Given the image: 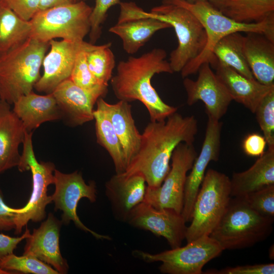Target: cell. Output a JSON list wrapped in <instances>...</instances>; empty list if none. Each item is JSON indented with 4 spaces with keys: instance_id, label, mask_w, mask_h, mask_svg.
Returning <instances> with one entry per match:
<instances>
[{
    "instance_id": "cell-1",
    "label": "cell",
    "mask_w": 274,
    "mask_h": 274,
    "mask_svg": "<svg viewBox=\"0 0 274 274\" xmlns=\"http://www.w3.org/2000/svg\"><path fill=\"white\" fill-rule=\"evenodd\" d=\"M197 131V121L193 115L183 116L177 112L165 120L150 121L141 134L137 154L120 174H140L147 187H159L170 169L175 148L181 143L193 144Z\"/></svg>"
},
{
    "instance_id": "cell-2",
    "label": "cell",
    "mask_w": 274,
    "mask_h": 274,
    "mask_svg": "<svg viewBox=\"0 0 274 274\" xmlns=\"http://www.w3.org/2000/svg\"><path fill=\"white\" fill-rule=\"evenodd\" d=\"M166 51L155 48L139 57L130 56L121 61L111 80L112 89L119 100H135L146 107L150 121H161L177 112L178 108L165 103L151 84L156 74H172Z\"/></svg>"
},
{
    "instance_id": "cell-3",
    "label": "cell",
    "mask_w": 274,
    "mask_h": 274,
    "mask_svg": "<svg viewBox=\"0 0 274 274\" xmlns=\"http://www.w3.org/2000/svg\"><path fill=\"white\" fill-rule=\"evenodd\" d=\"M163 4L182 7L190 11L204 27L207 37L206 45L202 52L181 70L183 78L196 73L206 62L212 64L216 59L213 54L215 45L223 37L236 32H258L274 41V15L257 23L237 22L223 14L209 1L198 0H163Z\"/></svg>"
},
{
    "instance_id": "cell-4",
    "label": "cell",
    "mask_w": 274,
    "mask_h": 274,
    "mask_svg": "<svg viewBox=\"0 0 274 274\" xmlns=\"http://www.w3.org/2000/svg\"><path fill=\"white\" fill-rule=\"evenodd\" d=\"M49 42L30 37L0 56V99L10 105L32 91Z\"/></svg>"
},
{
    "instance_id": "cell-5",
    "label": "cell",
    "mask_w": 274,
    "mask_h": 274,
    "mask_svg": "<svg viewBox=\"0 0 274 274\" xmlns=\"http://www.w3.org/2000/svg\"><path fill=\"white\" fill-rule=\"evenodd\" d=\"M274 218L262 215L243 197H231L209 236L225 250L242 249L264 241L272 233Z\"/></svg>"
},
{
    "instance_id": "cell-6",
    "label": "cell",
    "mask_w": 274,
    "mask_h": 274,
    "mask_svg": "<svg viewBox=\"0 0 274 274\" xmlns=\"http://www.w3.org/2000/svg\"><path fill=\"white\" fill-rule=\"evenodd\" d=\"M139 13L169 24L175 29L177 47L170 54L169 63L173 72H180L203 51L207 42L205 29L190 11L179 6L163 4L150 13L139 8Z\"/></svg>"
},
{
    "instance_id": "cell-7",
    "label": "cell",
    "mask_w": 274,
    "mask_h": 274,
    "mask_svg": "<svg viewBox=\"0 0 274 274\" xmlns=\"http://www.w3.org/2000/svg\"><path fill=\"white\" fill-rule=\"evenodd\" d=\"M230 198L229 177L209 169L193 204L191 223L187 227V243L210 234L225 212Z\"/></svg>"
},
{
    "instance_id": "cell-8",
    "label": "cell",
    "mask_w": 274,
    "mask_h": 274,
    "mask_svg": "<svg viewBox=\"0 0 274 274\" xmlns=\"http://www.w3.org/2000/svg\"><path fill=\"white\" fill-rule=\"evenodd\" d=\"M92 10L85 2L80 1L39 11L30 20V37L45 42L56 38L82 42L90 30Z\"/></svg>"
},
{
    "instance_id": "cell-9",
    "label": "cell",
    "mask_w": 274,
    "mask_h": 274,
    "mask_svg": "<svg viewBox=\"0 0 274 274\" xmlns=\"http://www.w3.org/2000/svg\"><path fill=\"white\" fill-rule=\"evenodd\" d=\"M32 132H25L23 149L18 168L22 172L30 170L32 176V192L27 203L16 209L15 230L19 234L22 228L31 220L39 222L46 217L45 209L52 202L51 196L47 195L48 187L53 184L55 165L51 162H39L35 156L32 142Z\"/></svg>"
},
{
    "instance_id": "cell-10",
    "label": "cell",
    "mask_w": 274,
    "mask_h": 274,
    "mask_svg": "<svg viewBox=\"0 0 274 274\" xmlns=\"http://www.w3.org/2000/svg\"><path fill=\"white\" fill-rule=\"evenodd\" d=\"M223 251L215 240L204 235L187 243L185 246L157 254L135 250L132 254L147 263L161 262L159 270L162 273L201 274L203 266Z\"/></svg>"
},
{
    "instance_id": "cell-11",
    "label": "cell",
    "mask_w": 274,
    "mask_h": 274,
    "mask_svg": "<svg viewBox=\"0 0 274 274\" xmlns=\"http://www.w3.org/2000/svg\"><path fill=\"white\" fill-rule=\"evenodd\" d=\"M197 156L193 144L180 143L174 150L170 169L161 185L147 186L144 201L157 209H171L182 213L187 173Z\"/></svg>"
},
{
    "instance_id": "cell-12",
    "label": "cell",
    "mask_w": 274,
    "mask_h": 274,
    "mask_svg": "<svg viewBox=\"0 0 274 274\" xmlns=\"http://www.w3.org/2000/svg\"><path fill=\"white\" fill-rule=\"evenodd\" d=\"M55 191L51 195L54 202L55 210L62 212V223L68 224L72 221L80 229L91 233L99 239L111 240L107 235L98 234L86 227L80 220L77 214L79 201L82 198H87L90 202H95L97 198L96 184L94 181L86 184L81 173L75 171L64 174L55 169L54 182Z\"/></svg>"
},
{
    "instance_id": "cell-13",
    "label": "cell",
    "mask_w": 274,
    "mask_h": 274,
    "mask_svg": "<svg viewBox=\"0 0 274 274\" xmlns=\"http://www.w3.org/2000/svg\"><path fill=\"white\" fill-rule=\"evenodd\" d=\"M126 223L163 237L172 249L181 246L185 239L186 222L181 213L171 209H156L145 201L131 211Z\"/></svg>"
},
{
    "instance_id": "cell-14",
    "label": "cell",
    "mask_w": 274,
    "mask_h": 274,
    "mask_svg": "<svg viewBox=\"0 0 274 274\" xmlns=\"http://www.w3.org/2000/svg\"><path fill=\"white\" fill-rule=\"evenodd\" d=\"M195 80L184 78V87L187 94V103L192 106L202 101L208 117L216 120L226 113L233 100L226 87L214 73L208 62L202 63L198 70Z\"/></svg>"
},
{
    "instance_id": "cell-15",
    "label": "cell",
    "mask_w": 274,
    "mask_h": 274,
    "mask_svg": "<svg viewBox=\"0 0 274 274\" xmlns=\"http://www.w3.org/2000/svg\"><path fill=\"white\" fill-rule=\"evenodd\" d=\"M91 43L64 40L49 41L50 49L43 59L44 73L34 88L39 92L52 93L63 81L70 78L78 54Z\"/></svg>"
},
{
    "instance_id": "cell-16",
    "label": "cell",
    "mask_w": 274,
    "mask_h": 274,
    "mask_svg": "<svg viewBox=\"0 0 274 274\" xmlns=\"http://www.w3.org/2000/svg\"><path fill=\"white\" fill-rule=\"evenodd\" d=\"M120 13L116 24L109 31L119 36L123 48L128 54L135 53L158 31L171 27L166 22L139 13L134 3H121Z\"/></svg>"
},
{
    "instance_id": "cell-17",
    "label": "cell",
    "mask_w": 274,
    "mask_h": 274,
    "mask_svg": "<svg viewBox=\"0 0 274 274\" xmlns=\"http://www.w3.org/2000/svg\"><path fill=\"white\" fill-rule=\"evenodd\" d=\"M204 139L200 152L187 176L181 214L185 221H190L193 204L203 179L207 167L212 161L219 159L223 123L208 117Z\"/></svg>"
},
{
    "instance_id": "cell-18",
    "label": "cell",
    "mask_w": 274,
    "mask_h": 274,
    "mask_svg": "<svg viewBox=\"0 0 274 274\" xmlns=\"http://www.w3.org/2000/svg\"><path fill=\"white\" fill-rule=\"evenodd\" d=\"M62 222L52 213L27 238L23 255L35 256L52 265L59 273H66L68 265L60 253L59 232Z\"/></svg>"
},
{
    "instance_id": "cell-19",
    "label": "cell",
    "mask_w": 274,
    "mask_h": 274,
    "mask_svg": "<svg viewBox=\"0 0 274 274\" xmlns=\"http://www.w3.org/2000/svg\"><path fill=\"white\" fill-rule=\"evenodd\" d=\"M147 184L140 174L113 175L105 184V193L116 220L126 222L131 211L144 201Z\"/></svg>"
},
{
    "instance_id": "cell-20",
    "label": "cell",
    "mask_w": 274,
    "mask_h": 274,
    "mask_svg": "<svg viewBox=\"0 0 274 274\" xmlns=\"http://www.w3.org/2000/svg\"><path fill=\"white\" fill-rule=\"evenodd\" d=\"M63 117L73 126L81 125L94 120L93 107L99 93L84 89L68 79L52 92Z\"/></svg>"
},
{
    "instance_id": "cell-21",
    "label": "cell",
    "mask_w": 274,
    "mask_h": 274,
    "mask_svg": "<svg viewBox=\"0 0 274 274\" xmlns=\"http://www.w3.org/2000/svg\"><path fill=\"white\" fill-rule=\"evenodd\" d=\"M215 74L224 84L233 100L245 106L252 113L274 85H266L256 79L248 78L217 59L211 65Z\"/></svg>"
},
{
    "instance_id": "cell-22",
    "label": "cell",
    "mask_w": 274,
    "mask_h": 274,
    "mask_svg": "<svg viewBox=\"0 0 274 274\" xmlns=\"http://www.w3.org/2000/svg\"><path fill=\"white\" fill-rule=\"evenodd\" d=\"M10 105L0 99V174L19 165V147L26 131Z\"/></svg>"
},
{
    "instance_id": "cell-23",
    "label": "cell",
    "mask_w": 274,
    "mask_h": 274,
    "mask_svg": "<svg viewBox=\"0 0 274 274\" xmlns=\"http://www.w3.org/2000/svg\"><path fill=\"white\" fill-rule=\"evenodd\" d=\"M13 105V111L27 132H32L45 122L63 118L52 93L43 95L32 91L19 97Z\"/></svg>"
},
{
    "instance_id": "cell-24",
    "label": "cell",
    "mask_w": 274,
    "mask_h": 274,
    "mask_svg": "<svg viewBox=\"0 0 274 274\" xmlns=\"http://www.w3.org/2000/svg\"><path fill=\"white\" fill-rule=\"evenodd\" d=\"M97 102L104 109L111 120L122 145L127 167L137 154L141 141V134L132 115L131 106L124 100L111 104L103 97H99Z\"/></svg>"
},
{
    "instance_id": "cell-25",
    "label": "cell",
    "mask_w": 274,
    "mask_h": 274,
    "mask_svg": "<svg viewBox=\"0 0 274 274\" xmlns=\"http://www.w3.org/2000/svg\"><path fill=\"white\" fill-rule=\"evenodd\" d=\"M246 33L244 51L253 77L264 85H274V41L262 33Z\"/></svg>"
},
{
    "instance_id": "cell-26",
    "label": "cell",
    "mask_w": 274,
    "mask_h": 274,
    "mask_svg": "<svg viewBox=\"0 0 274 274\" xmlns=\"http://www.w3.org/2000/svg\"><path fill=\"white\" fill-rule=\"evenodd\" d=\"M230 181L231 197H243L274 185V147H268L248 169L233 173Z\"/></svg>"
},
{
    "instance_id": "cell-27",
    "label": "cell",
    "mask_w": 274,
    "mask_h": 274,
    "mask_svg": "<svg viewBox=\"0 0 274 274\" xmlns=\"http://www.w3.org/2000/svg\"><path fill=\"white\" fill-rule=\"evenodd\" d=\"M211 3L238 22L257 23L274 15V0H216Z\"/></svg>"
},
{
    "instance_id": "cell-28",
    "label": "cell",
    "mask_w": 274,
    "mask_h": 274,
    "mask_svg": "<svg viewBox=\"0 0 274 274\" xmlns=\"http://www.w3.org/2000/svg\"><path fill=\"white\" fill-rule=\"evenodd\" d=\"M96 104V109L93 111V117L97 142L111 156L116 174H122L127 167L122 145L106 111L98 102Z\"/></svg>"
},
{
    "instance_id": "cell-29",
    "label": "cell",
    "mask_w": 274,
    "mask_h": 274,
    "mask_svg": "<svg viewBox=\"0 0 274 274\" xmlns=\"http://www.w3.org/2000/svg\"><path fill=\"white\" fill-rule=\"evenodd\" d=\"M244 40L245 36L239 32L229 34L215 45L213 54L220 62L248 78L254 79L244 54Z\"/></svg>"
},
{
    "instance_id": "cell-30",
    "label": "cell",
    "mask_w": 274,
    "mask_h": 274,
    "mask_svg": "<svg viewBox=\"0 0 274 274\" xmlns=\"http://www.w3.org/2000/svg\"><path fill=\"white\" fill-rule=\"evenodd\" d=\"M30 21L17 15L0 1V56L30 38Z\"/></svg>"
},
{
    "instance_id": "cell-31",
    "label": "cell",
    "mask_w": 274,
    "mask_h": 274,
    "mask_svg": "<svg viewBox=\"0 0 274 274\" xmlns=\"http://www.w3.org/2000/svg\"><path fill=\"white\" fill-rule=\"evenodd\" d=\"M111 45V43L102 45L92 44L85 51L90 71L100 84L108 86L115 66V56L110 49Z\"/></svg>"
},
{
    "instance_id": "cell-32",
    "label": "cell",
    "mask_w": 274,
    "mask_h": 274,
    "mask_svg": "<svg viewBox=\"0 0 274 274\" xmlns=\"http://www.w3.org/2000/svg\"><path fill=\"white\" fill-rule=\"evenodd\" d=\"M0 267L7 271H16L25 273L58 274L50 265L29 255L17 256L12 253L0 261Z\"/></svg>"
},
{
    "instance_id": "cell-33",
    "label": "cell",
    "mask_w": 274,
    "mask_h": 274,
    "mask_svg": "<svg viewBox=\"0 0 274 274\" xmlns=\"http://www.w3.org/2000/svg\"><path fill=\"white\" fill-rule=\"evenodd\" d=\"M86 50L78 54L69 79L79 87L105 97L108 92V86L100 84L90 71L86 59Z\"/></svg>"
},
{
    "instance_id": "cell-34",
    "label": "cell",
    "mask_w": 274,
    "mask_h": 274,
    "mask_svg": "<svg viewBox=\"0 0 274 274\" xmlns=\"http://www.w3.org/2000/svg\"><path fill=\"white\" fill-rule=\"evenodd\" d=\"M254 114L268 147H274V89L261 100Z\"/></svg>"
},
{
    "instance_id": "cell-35",
    "label": "cell",
    "mask_w": 274,
    "mask_h": 274,
    "mask_svg": "<svg viewBox=\"0 0 274 274\" xmlns=\"http://www.w3.org/2000/svg\"><path fill=\"white\" fill-rule=\"evenodd\" d=\"M243 197L259 214L274 218V185L266 186Z\"/></svg>"
},
{
    "instance_id": "cell-36",
    "label": "cell",
    "mask_w": 274,
    "mask_h": 274,
    "mask_svg": "<svg viewBox=\"0 0 274 274\" xmlns=\"http://www.w3.org/2000/svg\"><path fill=\"white\" fill-rule=\"evenodd\" d=\"M120 0H95V5L92 8L90 17L91 28L89 32L90 43L94 44L101 34L102 25L107 16L109 9L120 4Z\"/></svg>"
},
{
    "instance_id": "cell-37",
    "label": "cell",
    "mask_w": 274,
    "mask_h": 274,
    "mask_svg": "<svg viewBox=\"0 0 274 274\" xmlns=\"http://www.w3.org/2000/svg\"><path fill=\"white\" fill-rule=\"evenodd\" d=\"M17 15L30 21L39 11L41 0H0Z\"/></svg>"
},
{
    "instance_id": "cell-38",
    "label": "cell",
    "mask_w": 274,
    "mask_h": 274,
    "mask_svg": "<svg viewBox=\"0 0 274 274\" xmlns=\"http://www.w3.org/2000/svg\"><path fill=\"white\" fill-rule=\"evenodd\" d=\"M206 273L213 274H273L274 264H258L227 267L220 270H211Z\"/></svg>"
},
{
    "instance_id": "cell-39",
    "label": "cell",
    "mask_w": 274,
    "mask_h": 274,
    "mask_svg": "<svg viewBox=\"0 0 274 274\" xmlns=\"http://www.w3.org/2000/svg\"><path fill=\"white\" fill-rule=\"evenodd\" d=\"M267 143L263 136L256 133L248 134L243 143V149L248 156L260 157L265 152Z\"/></svg>"
},
{
    "instance_id": "cell-40",
    "label": "cell",
    "mask_w": 274,
    "mask_h": 274,
    "mask_svg": "<svg viewBox=\"0 0 274 274\" xmlns=\"http://www.w3.org/2000/svg\"><path fill=\"white\" fill-rule=\"evenodd\" d=\"M31 233L26 227L25 231L19 237H11L3 233H0V261L6 256L13 253L14 250L22 240L28 238Z\"/></svg>"
},
{
    "instance_id": "cell-41",
    "label": "cell",
    "mask_w": 274,
    "mask_h": 274,
    "mask_svg": "<svg viewBox=\"0 0 274 274\" xmlns=\"http://www.w3.org/2000/svg\"><path fill=\"white\" fill-rule=\"evenodd\" d=\"M16 214V209L11 208L5 203L0 189V231L15 229L14 220Z\"/></svg>"
},
{
    "instance_id": "cell-42",
    "label": "cell",
    "mask_w": 274,
    "mask_h": 274,
    "mask_svg": "<svg viewBox=\"0 0 274 274\" xmlns=\"http://www.w3.org/2000/svg\"><path fill=\"white\" fill-rule=\"evenodd\" d=\"M81 0H41L39 11H43L60 6L74 4Z\"/></svg>"
},
{
    "instance_id": "cell-43",
    "label": "cell",
    "mask_w": 274,
    "mask_h": 274,
    "mask_svg": "<svg viewBox=\"0 0 274 274\" xmlns=\"http://www.w3.org/2000/svg\"><path fill=\"white\" fill-rule=\"evenodd\" d=\"M10 273H15L11 272V271L3 269L1 267H0V274H10Z\"/></svg>"
},
{
    "instance_id": "cell-44",
    "label": "cell",
    "mask_w": 274,
    "mask_h": 274,
    "mask_svg": "<svg viewBox=\"0 0 274 274\" xmlns=\"http://www.w3.org/2000/svg\"><path fill=\"white\" fill-rule=\"evenodd\" d=\"M187 1H198V0H187ZM206 1H209L211 3H212L214 1H215L216 0H206Z\"/></svg>"
}]
</instances>
